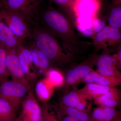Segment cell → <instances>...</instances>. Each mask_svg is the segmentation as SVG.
Wrapping results in <instances>:
<instances>
[{
    "mask_svg": "<svg viewBox=\"0 0 121 121\" xmlns=\"http://www.w3.org/2000/svg\"><path fill=\"white\" fill-rule=\"evenodd\" d=\"M42 28L56 37L65 47L74 51L78 39L70 25L65 16L58 10L48 7L43 11L40 16Z\"/></svg>",
    "mask_w": 121,
    "mask_h": 121,
    "instance_id": "obj_1",
    "label": "cell"
},
{
    "mask_svg": "<svg viewBox=\"0 0 121 121\" xmlns=\"http://www.w3.org/2000/svg\"><path fill=\"white\" fill-rule=\"evenodd\" d=\"M33 43L50 60L52 66L62 67L71 60V54H65L56 37L41 28H35L32 32Z\"/></svg>",
    "mask_w": 121,
    "mask_h": 121,
    "instance_id": "obj_2",
    "label": "cell"
},
{
    "mask_svg": "<svg viewBox=\"0 0 121 121\" xmlns=\"http://www.w3.org/2000/svg\"><path fill=\"white\" fill-rule=\"evenodd\" d=\"M42 3V0H4L0 9L17 13L27 21L33 22L38 16Z\"/></svg>",
    "mask_w": 121,
    "mask_h": 121,
    "instance_id": "obj_3",
    "label": "cell"
},
{
    "mask_svg": "<svg viewBox=\"0 0 121 121\" xmlns=\"http://www.w3.org/2000/svg\"><path fill=\"white\" fill-rule=\"evenodd\" d=\"M30 89V86L12 80L6 79L0 84V97L9 101L16 111Z\"/></svg>",
    "mask_w": 121,
    "mask_h": 121,
    "instance_id": "obj_4",
    "label": "cell"
},
{
    "mask_svg": "<svg viewBox=\"0 0 121 121\" xmlns=\"http://www.w3.org/2000/svg\"><path fill=\"white\" fill-rule=\"evenodd\" d=\"M96 56H91L84 62L68 71L64 76V82L63 86L66 88L82 82L87 75L93 70L95 65Z\"/></svg>",
    "mask_w": 121,
    "mask_h": 121,
    "instance_id": "obj_5",
    "label": "cell"
},
{
    "mask_svg": "<svg viewBox=\"0 0 121 121\" xmlns=\"http://www.w3.org/2000/svg\"><path fill=\"white\" fill-rule=\"evenodd\" d=\"M6 64L12 80L30 86L21 65L16 48L6 50Z\"/></svg>",
    "mask_w": 121,
    "mask_h": 121,
    "instance_id": "obj_6",
    "label": "cell"
},
{
    "mask_svg": "<svg viewBox=\"0 0 121 121\" xmlns=\"http://www.w3.org/2000/svg\"><path fill=\"white\" fill-rule=\"evenodd\" d=\"M121 39L119 29L110 26H105L95 36L94 43L98 50L106 49L108 46H113L120 43Z\"/></svg>",
    "mask_w": 121,
    "mask_h": 121,
    "instance_id": "obj_7",
    "label": "cell"
},
{
    "mask_svg": "<svg viewBox=\"0 0 121 121\" xmlns=\"http://www.w3.org/2000/svg\"><path fill=\"white\" fill-rule=\"evenodd\" d=\"M21 115L30 121H42V111L32 90L28 94L22 102Z\"/></svg>",
    "mask_w": 121,
    "mask_h": 121,
    "instance_id": "obj_8",
    "label": "cell"
},
{
    "mask_svg": "<svg viewBox=\"0 0 121 121\" xmlns=\"http://www.w3.org/2000/svg\"><path fill=\"white\" fill-rule=\"evenodd\" d=\"M95 64L99 73L121 79V72L117 68L113 58L109 54L104 53L97 56Z\"/></svg>",
    "mask_w": 121,
    "mask_h": 121,
    "instance_id": "obj_9",
    "label": "cell"
},
{
    "mask_svg": "<svg viewBox=\"0 0 121 121\" xmlns=\"http://www.w3.org/2000/svg\"><path fill=\"white\" fill-rule=\"evenodd\" d=\"M60 106L72 107L82 111H89L91 108L87 100L76 89L65 93L61 97Z\"/></svg>",
    "mask_w": 121,
    "mask_h": 121,
    "instance_id": "obj_10",
    "label": "cell"
},
{
    "mask_svg": "<svg viewBox=\"0 0 121 121\" xmlns=\"http://www.w3.org/2000/svg\"><path fill=\"white\" fill-rule=\"evenodd\" d=\"M0 19L7 25H11L17 28L22 30L28 37L30 36L31 32L27 21L20 14L0 9Z\"/></svg>",
    "mask_w": 121,
    "mask_h": 121,
    "instance_id": "obj_11",
    "label": "cell"
},
{
    "mask_svg": "<svg viewBox=\"0 0 121 121\" xmlns=\"http://www.w3.org/2000/svg\"><path fill=\"white\" fill-rule=\"evenodd\" d=\"M16 50L20 63L26 78L29 81L33 80L36 78V74L30 70L33 63L29 49L22 43L16 48Z\"/></svg>",
    "mask_w": 121,
    "mask_h": 121,
    "instance_id": "obj_12",
    "label": "cell"
},
{
    "mask_svg": "<svg viewBox=\"0 0 121 121\" xmlns=\"http://www.w3.org/2000/svg\"><path fill=\"white\" fill-rule=\"evenodd\" d=\"M121 91L117 87H111L108 92L94 99L95 104L99 106L115 108L119 105Z\"/></svg>",
    "mask_w": 121,
    "mask_h": 121,
    "instance_id": "obj_13",
    "label": "cell"
},
{
    "mask_svg": "<svg viewBox=\"0 0 121 121\" xmlns=\"http://www.w3.org/2000/svg\"><path fill=\"white\" fill-rule=\"evenodd\" d=\"M94 83L102 86L114 87L121 85V79L100 74L97 71H91L83 79L82 82Z\"/></svg>",
    "mask_w": 121,
    "mask_h": 121,
    "instance_id": "obj_14",
    "label": "cell"
},
{
    "mask_svg": "<svg viewBox=\"0 0 121 121\" xmlns=\"http://www.w3.org/2000/svg\"><path fill=\"white\" fill-rule=\"evenodd\" d=\"M120 115L115 108L98 106L90 115L89 121H112Z\"/></svg>",
    "mask_w": 121,
    "mask_h": 121,
    "instance_id": "obj_15",
    "label": "cell"
},
{
    "mask_svg": "<svg viewBox=\"0 0 121 121\" xmlns=\"http://www.w3.org/2000/svg\"><path fill=\"white\" fill-rule=\"evenodd\" d=\"M111 87L94 83H86L78 91L86 100H91L106 93Z\"/></svg>",
    "mask_w": 121,
    "mask_h": 121,
    "instance_id": "obj_16",
    "label": "cell"
},
{
    "mask_svg": "<svg viewBox=\"0 0 121 121\" xmlns=\"http://www.w3.org/2000/svg\"><path fill=\"white\" fill-rule=\"evenodd\" d=\"M35 90L39 99L44 103L51 99L54 92V87L45 78L37 83Z\"/></svg>",
    "mask_w": 121,
    "mask_h": 121,
    "instance_id": "obj_17",
    "label": "cell"
},
{
    "mask_svg": "<svg viewBox=\"0 0 121 121\" xmlns=\"http://www.w3.org/2000/svg\"><path fill=\"white\" fill-rule=\"evenodd\" d=\"M16 111L9 101L0 97V121H12L15 119Z\"/></svg>",
    "mask_w": 121,
    "mask_h": 121,
    "instance_id": "obj_18",
    "label": "cell"
},
{
    "mask_svg": "<svg viewBox=\"0 0 121 121\" xmlns=\"http://www.w3.org/2000/svg\"><path fill=\"white\" fill-rule=\"evenodd\" d=\"M58 112L73 117L78 121H89V111H81L76 108L65 106H60Z\"/></svg>",
    "mask_w": 121,
    "mask_h": 121,
    "instance_id": "obj_19",
    "label": "cell"
},
{
    "mask_svg": "<svg viewBox=\"0 0 121 121\" xmlns=\"http://www.w3.org/2000/svg\"><path fill=\"white\" fill-rule=\"evenodd\" d=\"M46 78L54 88L62 86L64 83V76L59 70L51 68L45 73Z\"/></svg>",
    "mask_w": 121,
    "mask_h": 121,
    "instance_id": "obj_20",
    "label": "cell"
},
{
    "mask_svg": "<svg viewBox=\"0 0 121 121\" xmlns=\"http://www.w3.org/2000/svg\"><path fill=\"white\" fill-rule=\"evenodd\" d=\"M109 26L119 29L121 27V5L113 4L108 19Z\"/></svg>",
    "mask_w": 121,
    "mask_h": 121,
    "instance_id": "obj_21",
    "label": "cell"
},
{
    "mask_svg": "<svg viewBox=\"0 0 121 121\" xmlns=\"http://www.w3.org/2000/svg\"><path fill=\"white\" fill-rule=\"evenodd\" d=\"M23 41L17 36L9 35L0 32V43L6 50L17 47L23 43Z\"/></svg>",
    "mask_w": 121,
    "mask_h": 121,
    "instance_id": "obj_22",
    "label": "cell"
},
{
    "mask_svg": "<svg viewBox=\"0 0 121 121\" xmlns=\"http://www.w3.org/2000/svg\"><path fill=\"white\" fill-rule=\"evenodd\" d=\"M6 49L0 43V78L2 81L8 79L9 75L6 64Z\"/></svg>",
    "mask_w": 121,
    "mask_h": 121,
    "instance_id": "obj_23",
    "label": "cell"
},
{
    "mask_svg": "<svg viewBox=\"0 0 121 121\" xmlns=\"http://www.w3.org/2000/svg\"><path fill=\"white\" fill-rule=\"evenodd\" d=\"M39 55V68L43 73H46L52 66L50 60L44 54L38 49Z\"/></svg>",
    "mask_w": 121,
    "mask_h": 121,
    "instance_id": "obj_24",
    "label": "cell"
},
{
    "mask_svg": "<svg viewBox=\"0 0 121 121\" xmlns=\"http://www.w3.org/2000/svg\"><path fill=\"white\" fill-rule=\"evenodd\" d=\"M41 109L42 121H59L57 116L47 104L44 105L41 108Z\"/></svg>",
    "mask_w": 121,
    "mask_h": 121,
    "instance_id": "obj_25",
    "label": "cell"
},
{
    "mask_svg": "<svg viewBox=\"0 0 121 121\" xmlns=\"http://www.w3.org/2000/svg\"><path fill=\"white\" fill-rule=\"evenodd\" d=\"M32 58L33 63L37 68H39V55L38 49L33 43L28 48Z\"/></svg>",
    "mask_w": 121,
    "mask_h": 121,
    "instance_id": "obj_26",
    "label": "cell"
},
{
    "mask_svg": "<svg viewBox=\"0 0 121 121\" xmlns=\"http://www.w3.org/2000/svg\"><path fill=\"white\" fill-rule=\"evenodd\" d=\"M105 22L100 19L96 20L94 22L93 25V29L95 32H99L105 27Z\"/></svg>",
    "mask_w": 121,
    "mask_h": 121,
    "instance_id": "obj_27",
    "label": "cell"
},
{
    "mask_svg": "<svg viewBox=\"0 0 121 121\" xmlns=\"http://www.w3.org/2000/svg\"><path fill=\"white\" fill-rule=\"evenodd\" d=\"M57 117L59 121H78L71 116L62 114L58 112H57Z\"/></svg>",
    "mask_w": 121,
    "mask_h": 121,
    "instance_id": "obj_28",
    "label": "cell"
},
{
    "mask_svg": "<svg viewBox=\"0 0 121 121\" xmlns=\"http://www.w3.org/2000/svg\"><path fill=\"white\" fill-rule=\"evenodd\" d=\"M93 27H89L86 28L82 31V34L85 37H90L93 35L94 30Z\"/></svg>",
    "mask_w": 121,
    "mask_h": 121,
    "instance_id": "obj_29",
    "label": "cell"
},
{
    "mask_svg": "<svg viewBox=\"0 0 121 121\" xmlns=\"http://www.w3.org/2000/svg\"><path fill=\"white\" fill-rule=\"evenodd\" d=\"M72 0H53L52 2L60 7H63L68 4V3Z\"/></svg>",
    "mask_w": 121,
    "mask_h": 121,
    "instance_id": "obj_30",
    "label": "cell"
},
{
    "mask_svg": "<svg viewBox=\"0 0 121 121\" xmlns=\"http://www.w3.org/2000/svg\"><path fill=\"white\" fill-rule=\"evenodd\" d=\"M112 121H121V115L115 118Z\"/></svg>",
    "mask_w": 121,
    "mask_h": 121,
    "instance_id": "obj_31",
    "label": "cell"
},
{
    "mask_svg": "<svg viewBox=\"0 0 121 121\" xmlns=\"http://www.w3.org/2000/svg\"><path fill=\"white\" fill-rule=\"evenodd\" d=\"M121 0H114V4H121Z\"/></svg>",
    "mask_w": 121,
    "mask_h": 121,
    "instance_id": "obj_32",
    "label": "cell"
},
{
    "mask_svg": "<svg viewBox=\"0 0 121 121\" xmlns=\"http://www.w3.org/2000/svg\"><path fill=\"white\" fill-rule=\"evenodd\" d=\"M12 121H22V118L21 116H20L19 117L16 118V119H15L13 120Z\"/></svg>",
    "mask_w": 121,
    "mask_h": 121,
    "instance_id": "obj_33",
    "label": "cell"
},
{
    "mask_svg": "<svg viewBox=\"0 0 121 121\" xmlns=\"http://www.w3.org/2000/svg\"><path fill=\"white\" fill-rule=\"evenodd\" d=\"M20 116L22 117V121H30L27 118H26L25 117H22L21 115Z\"/></svg>",
    "mask_w": 121,
    "mask_h": 121,
    "instance_id": "obj_34",
    "label": "cell"
},
{
    "mask_svg": "<svg viewBox=\"0 0 121 121\" xmlns=\"http://www.w3.org/2000/svg\"><path fill=\"white\" fill-rule=\"evenodd\" d=\"M82 1H86V2H87V1H90V0H82Z\"/></svg>",
    "mask_w": 121,
    "mask_h": 121,
    "instance_id": "obj_35",
    "label": "cell"
},
{
    "mask_svg": "<svg viewBox=\"0 0 121 121\" xmlns=\"http://www.w3.org/2000/svg\"><path fill=\"white\" fill-rule=\"evenodd\" d=\"M3 0H0V5L1 4V3H2V1H3Z\"/></svg>",
    "mask_w": 121,
    "mask_h": 121,
    "instance_id": "obj_36",
    "label": "cell"
},
{
    "mask_svg": "<svg viewBox=\"0 0 121 121\" xmlns=\"http://www.w3.org/2000/svg\"><path fill=\"white\" fill-rule=\"evenodd\" d=\"M2 82V80H1V78H0V84H1V82Z\"/></svg>",
    "mask_w": 121,
    "mask_h": 121,
    "instance_id": "obj_37",
    "label": "cell"
}]
</instances>
